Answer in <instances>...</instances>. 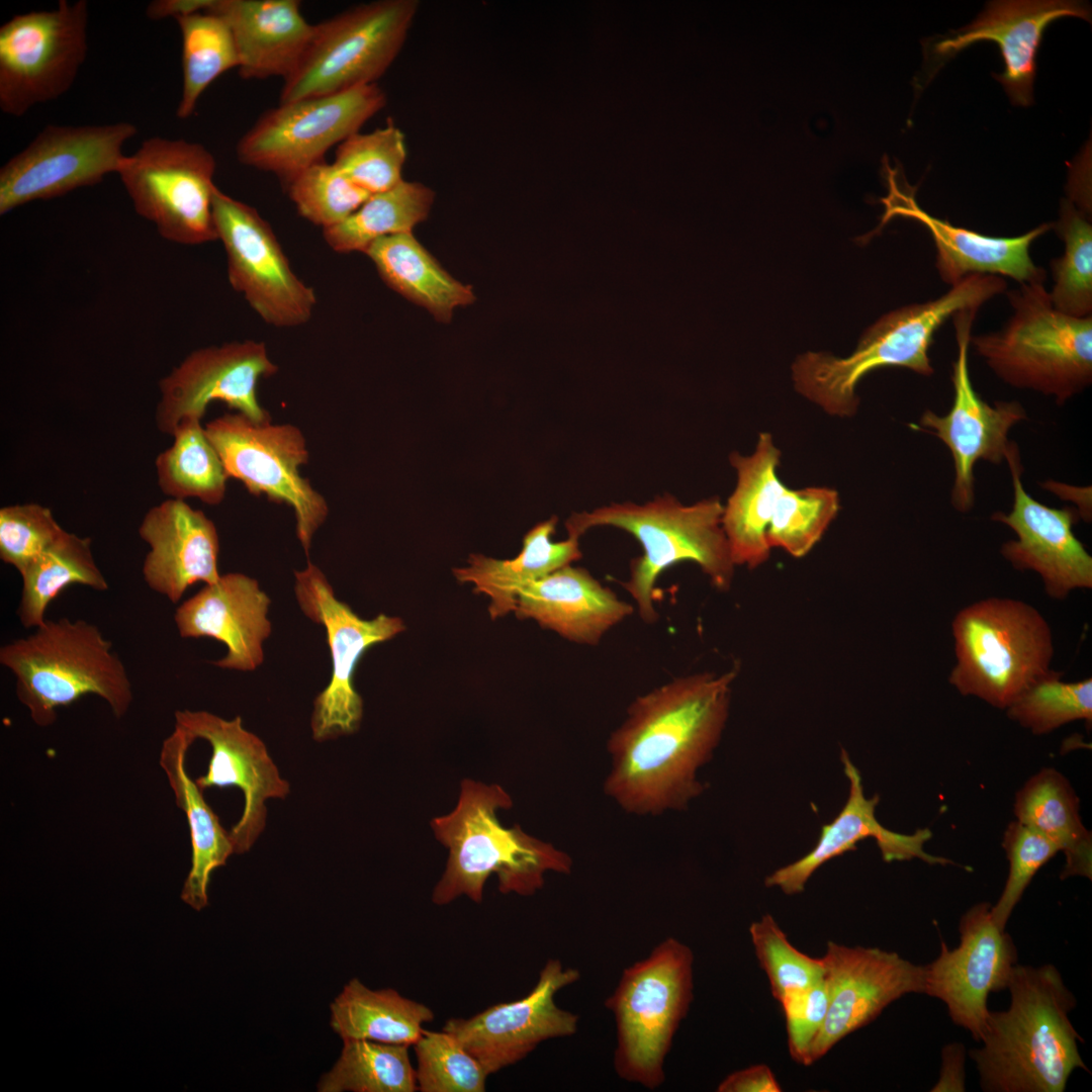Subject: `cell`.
<instances>
[{"mask_svg": "<svg viewBox=\"0 0 1092 1092\" xmlns=\"http://www.w3.org/2000/svg\"><path fill=\"white\" fill-rule=\"evenodd\" d=\"M737 671L678 676L636 697L607 741L606 796L637 816L687 809L704 790L697 772L721 739Z\"/></svg>", "mask_w": 1092, "mask_h": 1092, "instance_id": "cell-1", "label": "cell"}, {"mask_svg": "<svg viewBox=\"0 0 1092 1092\" xmlns=\"http://www.w3.org/2000/svg\"><path fill=\"white\" fill-rule=\"evenodd\" d=\"M1007 990L1008 1009L989 1011L981 1046L970 1051L981 1089L1064 1092L1076 1069L1089 1072L1069 1017L1076 997L1051 964H1017Z\"/></svg>", "mask_w": 1092, "mask_h": 1092, "instance_id": "cell-2", "label": "cell"}, {"mask_svg": "<svg viewBox=\"0 0 1092 1092\" xmlns=\"http://www.w3.org/2000/svg\"><path fill=\"white\" fill-rule=\"evenodd\" d=\"M512 806L503 787L462 781L455 808L431 822L435 837L449 851L432 894L435 904L446 905L461 896L480 903L492 874L500 893L531 896L542 889L548 872H571L572 859L566 852L519 825L506 827L499 822L497 811Z\"/></svg>", "mask_w": 1092, "mask_h": 1092, "instance_id": "cell-3", "label": "cell"}, {"mask_svg": "<svg viewBox=\"0 0 1092 1092\" xmlns=\"http://www.w3.org/2000/svg\"><path fill=\"white\" fill-rule=\"evenodd\" d=\"M1005 289L1000 276L973 274L935 299L884 314L864 331L847 357L823 352L798 356L792 366L795 388L827 414L851 417L859 402L855 388L864 375L883 367L931 375L928 352L938 328L959 311L978 310Z\"/></svg>", "mask_w": 1092, "mask_h": 1092, "instance_id": "cell-4", "label": "cell"}, {"mask_svg": "<svg viewBox=\"0 0 1092 1092\" xmlns=\"http://www.w3.org/2000/svg\"><path fill=\"white\" fill-rule=\"evenodd\" d=\"M724 506L719 498L686 506L670 494L643 505L626 502L573 513L565 522L568 536L580 538L596 527H614L634 536L643 553L630 562L629 577L621 583L636 604L646 624L658 619L654 605L659 575L672 565L698 564L712 586L727 592L733 582L735 563L723 526Z\"/></svg>", "mask_w": 1092, "mask_h": 1092, "instance_id": "cell-5", "label": "cell"}, {"mask_svg": "<svg viewBox=\"0 0 1092 1092\" xmlns=\"http://www.w3.org/2000/svg\"><path fill=\"white\" fill-rule=\"evenodd\" d=\"M0 663L16 678V695L32 721L52 725L57 710L81 698L103 699L116 718L133 700L126 668L112 643L85 620H46L0 648Z\"/></svg>", "mask_w": 1092, "mask_h": 1092, "instance_id": "cell-6", "label": "cell"}, {"mask_svg": "<svg viewBox=\"0 0 1092 1092\" xmlns=\"http://www.w3.org/2000/svg\"><path fill=\"white\" fill-rule=\"evenodd\" d=\"M1008 299L1013 313L1006 326L971 337L970 344L1005 383L1064 404L1092 381V315L1060 311L1043 283L1019 284Z\"/></svg>", "mask_w": 1092, "mask_h": 1092, "instance_id": "cell-7", "label": "cell"}, {"mask_svg": "<svg viewBox=\"0 0 1092 1092\" xmlns=\"http://www.w3.org/2000/svg\"><path fill=\"white\" fill-rule=\"evenodd\" d=\"M694 954L674 937L623 970L605 1007L616 1024L613 1065L624 1081L646 1089L665 1081V1059L693 1001Z\"/></svg>", "mask_w": 1092, "mask_h": 1092, "instance_id": "cell-8", "label": "cell"}, {"mask_svg": "<svg viewBox=\"0 0 1092 1092\" xmlns=\"http://www.w3.org/2000/svg\"><path fill=\"white\" fill-rule=\"evenodd\" d=\"M951 630L957 661L948 681L963 696L1005 710L1052 670L1051 628L1020 600H980L957 613Z\"/></svg>", "mask_w": 1092, "mask_h": 1092, "instance_id": "cell-9", "label": "cell"}, {"mask_svg": "<svg viewBox=\"0 0 1092 1092\" xmlns=\"http://www.w3.org/2000/svg\"><path fill=\"white\" fill-rule=\"evenodd\" d=\"M418 8L417 0H380L314 24L299 64L283 80L280 103L375 84L399 54Z\"/></svg>", "mask_w": 1092, "mask_h": 1092, "instance_id": "cell-10", "label": "cell"}, {"mask_svg": "<svg viewBox=\"0 0 1092 1092\" xmlns=\"http://www.w3.org/2000/svg\"><path fill=\"white\" fill-rule=\"evenodd\" d=\"M216 161L201 144L154 136L125 156L117 174L135 211L166 240H217L212 198Z\"/></svg>", "mask_w": 1092, "mask_h": 1092, "instance_id": "cell-11", "label": "cell"}, {"mask_svg": "<svg viewBox=\"0 0 1092 1092\" xmlns=\"http://www.w3.org/2000/svg\"><path fill=\"white\" fill-rule=\"evenodd\" d=\"M86 0L17 14L0 27V109L21 117L74 84L88 52Z\"/></svg>", "mask_w": 1092, "mask_h": 1092, "instance_id": "cell-12", "label": "cell"}, {"mask_svg": "<svg viewBox=\"0 0 1092 1092\" xmlns=\"http://www.w3.org/2000/svg\"><path fill=\"white\" fill-rule=\"evenodd\" d=\"M204 428L229 478L241 481L255 496L292 508L296 536L308 554L329 506L299 473L309 457L301 431L290 424H257L239 413L225 414Z\"/></svg>", "mask_w": 1092, "mask_h": 1092, "instance_id": "cell-13", "label": "cell"}, {"mask_svg": "<svg viewBox=\"0 0 1092 1092\" xmlns=\"http://www.w3.org/2000/svg\"><path fill=\"white\" fill-rule=\"evenodd\" d=\"M386 95L377 84L279 103L239 140L238 160L286 182L341 144L379 112Z\"/></svg>", "mask_w": 1092, "mask_h": 1092, "instance_id": "cell-14", "label": "cell"}, {"mask_svg": "<svg viewBox=\"0 0 1092 1092\" xmlns=\"http://www.w3.org/2000/svg\"><path fill=\"white\" fill-rule=\"evenodd\" d=\"M138 132L127 121L49 124L0 169V214L63 196L117 173L124 144Z\"/></svg>", "mask_w": 1092, "mask_h": 1092, "instance_id": "cell-15", "label": "cell"}, {"mask_svg": "<svg viewBox=\"0 0 1092 1092\" xmlns=\"http://www.w3.org/2000/svg\"><path fill=\"white\" fill-rule=\"evenodd\" d=\"M294 590L303 614L322 625L332 657L329 685L315 697L310 719L312 738L318 742L356 732L363 717V700L355 689L356 667L373 645L404 631L398 617L379 614L366 620L335 596L324 572L307 562L295 571Z\"/></svg>", "mask_w": 1092, "mask_h": 1092, "instance_id": "cell-16", "label": "cell"}, {"mask_svg": "<svg viewBox=\"0 0 1092 1092\" xmlns=\"http://www.w3.org/2000/svg\"><path fill=\"white\" fill-rule=\"evenodd\" d=\"M212 211L233 288L271 326L290 328L306 323L316 303L315 293L295 275L271 225L257 209L217 186Z\"/></svg>", "mask_w": 1092, "mask_h": 1092, "instance_id": "cell-17", "label": "cell"}, {"mask_svg": "<svg viewBox=\"0 0 1092 1092\" xmlns=\"http://www.w3.org/2000/svg\"><path fill=\"white\" fill-rule=\"evenodd\" d=\"M978 310L966 309L953 317L958 356L952 363V404L943 416L926 410L917 429L937 437L948 448L954 466L950 503L960 513L971 511L975 504L974 468L984 460L1000 464L1006 459L1011 428L1027 418L1018 401H995L990 404L975 390L969 371L971 330Z\"/></svg>", "mask_w": 1092, "mask_h": 1092, "instance_id": "cell-18", "label": "cell"}, {"mask_svg": "<svg viewBox=\"0 0 1092 1092\" xmlns=\"http://www.w3.org/2000/svg\"><path fill=\"white\" fill-rule=\"evenodd\" d=\"M991 906L981 902L968 909L959 922V945L948 948L941 940L939 954L924 966L923 994L943 1002L951 1021L977 1042L990 1011L988 997L1007 989L1018 958L1012 937L993 920Z\"/></svg>", "mask_w": 1092, "mask_h": 1092, "instance_id": "cell-19", "label": "cell"}, {"mask_svg": "<svg viewBox=\"0 0 1092 1092\" xmlns=\"http://www.w3.org/2000/svg\"><path fill=\"white\" fill-rule=\"evenodd\" d=\"M580 978L577 969L549 959L533 989L523 998L498 1003L469 1018H450L453 1034L490 1075L525 1059L541 1042L571 1036L578 1015L560 1008L555 995Z\"/></svg>", "mask_w": 1092, "mask_h": 1092, "instance_id": "cell-20", "label": "cell"}, {"mask_svg": "<svg viewBox=\"0 0 1092 1092\" xmlns=\"http://www.w3.org/2000/svg\"><path fill=\"white\" fill-rule=\"evenodd\" d=\"M277 370L265 345L256 341L198 349L160 380L157 428L172 435L183 419H202L212 401L225 403L254 423H270L257 388L262 379Z\"/></svg>", "mask_w": 1092, "mask_h": 1092, "instance_id": "cell-21", "label": "cell"}, {"mask_svg": "<svg viewBox=\"0 0 1092 1092\" xmlns=\"http://www.w3.org/2000/svg\"><path fill=\"white\" fill-rule=\"evenodd\" d=\"M175 726L194 741L211 747L207 771L195 781L203 791L237 788L244 795L240 819L231 828L235 853L249 851L266 827L269 799H285L290 785L270 756L265 743L243 726L240 716L226 720L207 711H176Z\"/></svg>", "mask_w": 1092, "mask_h": 1092, "instance_id": "cell-22", "label": "cell"}, {"mask_svg": "<svg viewBox=\"0 0 1092 1092\" xmlns=\"http://www.w3.org/2000/svg\"><path fill=\"white\" fill-rule=\"evenodd\" d=\"M822 961L828 1009L812 1044L809 1065L842 1038L871 1023L894 1001L924 992V966L895 951L828 941Z\"/></svg>", "mask_w": 1092, "mask_h": 1092, "instance_id": "cell-23", "label": "cell"}, {"mask_svg": "<svg viewBox=\"0 0 1092 1092\" xmlns=\"http://www.w3.org/2000/svg\"><path fill=\"white\" fill-rule=\"evenodd\" d=\"M1005 461L1011 472L1013 504L1009 513L996 512L993 521L1014 531L1016 540L1002 544L1000 552L1019 570H1032L1054 600H1065L1071 592L1092 587V556L1075 536L1079 513L1070 507H1048L1025 490L1023 467L1016 443L1011 441Z\"/></svg>", "mask_w": 1092, "mask_h": 1092, "instance_id": "cell-24", "label": "cell"}, {"mask_svg": "<svg viewBox=\"0 0 1092 1092\" xmlns=\"http://www.w3.org/2000/svg\"><path fill=\"white\" fill-rule=\"evenodd\" d=\"M882 174L888 194L880 198L885 211L877 229L880 231L895 216L916 219L930 233L935 248V267L941 280L950 286L973 274L1009 277L1022 283H1043L1045 271L1034 264L1030 257L1031 244L1052 223L1011 238L982 235L934 217L924 211L915 200V189L907 185L899 165L892 168L887 156L882 160Z\"/></svg>", "mask_w": 1092, "mask_h": 1092, "instance_id": "cell-25", "label": "cell"}, {"mask_svg": "<svg viewBox=\"0 0 1092 1092\" xmlns=\"http://www.w3.org/2000/svg\"><path fill=\"white\" fill-rule=\"evenodd\" d=\"M1073 16L1090 21L1087 5L1066 0L992 1L969 25L952 30L933 44L936 55L951 57L978 41L995 42L1005 67L995 78L1016 105L1032 103L1036 54L1045 28L1055 20Z\"/></svg>", "mask_w": 1092, "mask_h": 1092, "instance_id": "cell-26", "label": "cell"}, {"mask_svg": "<svg viewBox=\"0 0 1092 1092\" xmlns=\"http://www.w3.org/2000/svg\"><path fill=\"white\" fill-rule=\"evenodd\" d=\"M270 603L256 579L226 573L183 602L174 621L183 638L209 637L225 645L228 652L212 662L215 666L252 671L262 664L263 642L272 631Z\"/></svg>", "mask_w": 1092, "mask_h": 1092, "instance_id": "cell-27", "label": "cell"}, {"mask_svg": "<svg viewBox=\"0 0 1092 1092\" xmlns=\"http://www.w3.org/2000/svg\"><path fill=\"white\" fill-rule=\"evenodd\" d=\"M149 545L143 563L147 585L171 603L186 589L219 579V539L214 523L184 499L170 498L151 508L139 527Z\"/></svg>", "mask_w": 1092, "mask_h": 1092, "instance_id": "cell-28", "label": "cell"}, {"mask_svg": "<svg viewBox=\"0 0 1092 1092\" xmlns=\"http://www.w3.org/2000/svg\"><path fill=\"white\" fill-rule=\"evenodd\" d=\"M841 761L849 781L845 805L830 823L822 826L815 846L800 859L775 871L765 879V886L779 887L787 895L801 893L809 878L822 864L855 850L856 844L869 837L877 841L886 862L919 858L928 864H954L948 858L924 850V843L932 836L928 828L917 829L913 834H901L883 826L876 817L880 797L876 795L868 799L864 796L859 770L844 749L841 750Z\"/></svg>", "mask_w": 1092, "mask_h": 1092, "instance_id": "cell-29", "label": "cell"}, {"mask_svg": "<svg viewBox=\"0 0 1092 1092\" xmlns=\"http://www.w3.org/2000/svg\"><path fill=\"white\" fill-rule=\"evenodd\" d=\"M514 613L568 641L595 646L631 616L634 607L585 568L569 564L525 586Z\"/></svg>", "mask_w": 1092, "mask_h": 1092, "instance_id": "cell-30", "label": "cell"}, {"mask_svg": "<svg viewBox=\"0 0 1092 1092\" xmlns=\"http://www.w3.org/2000/svg\"><path fill=\"white\" fill-rule=\"evenodd\" d=\"M208 10L229 24L239 56L238 71L246 80H285L299 64L314 30L297 0H214Z\"/></svg>", "mask_w": 1092, "mask_h": 1092, "instance_id": "cell-31", "label": "cell"}, {"mask_svg": "<svg viewBox=\"0 0 1092 1092\" xmlns=\"http://www.w3.org/2000/svg\"><path fill=\"white\" fill-rule=\"evenodd\" d=\"M194 740L181 728L164 740L159 763L174 794L176 805L185 813L191 840V867L181 899L196 911L208 905L211 873L224 866L235 853L234 845L217 815L206 803L202 790L187 772L186 755Z\"/></svg>", "mask_w": 1092, "mask_h": 1092, "instance_id": "cell-32", "label": "cell"}, {"mask_svg": "<svg viewBox=\"0 0 1092 1092\" xmlns=\"http://www.w3.org/2000/svg\"><path fill=\"white\" fill-rule=\"evenodd\" d=\"M781 451L768 433H760L754 452H732L735 489L724 506L722 526L736 566L754 569L769 557L766 532L771 500L785 483L778 475Z\"/></svg>", "mask_w": 1092, "mask_h": 1092, "instance_id": "cell-33", "label": "cell"}, {"mask_svg": "<svg viewBox=\"0 0 1092 1092\" xmlns=\"http://www.w3.org/2000/svg\"><path fill=\"white\" fill-rule=\"evenodd\" d=\"M557 522L552 517L529 530L520 553L514 558L471 554L466 566L453 568L459 582L471 583L475 593L489 599L488 613L492 620L514 613L520 592L529 583L581 558L578 538L552 540Z\"/></svg>", "mask_w": 1092, "mask_h": 1092, "instance_id": "cell-34", "label": "cell"}, {"mask_svg": "<svg viewBox=\"0 0 1092 1092\" xmlns=\"http://www.w3.org/2000/svg\"><path fill=\"white\" fill-rule=\"evenodd\" d=\"M364 253L387 286L439 322H450L456 307L475 300L472 287L453 278L413 233L378 239Z\"/></svg>", "mask_w": 1092, "mask_h": 1092, "instance_id": "cell-35", "label": "cell"}, {"mask_svg": "<svg viewBox=\"0 0 1092 1092\" xmlns=\"http://www.w3.org/2000/svg\"><path fill=\"white\" fill-rule=\"evenodd\" d=\"M1016 820L1033 828L1065 855L1061 879L1092 878V836L1082 823L1079 798L1069 781L1054 768L1032 776L1016 793Z\"/></svg>", "mask_w": 1092, "mask_h": 1092, "instance_id": "cell-36", "label": "cell"}, {"mask_svg": "<svg viewBox=\"0 0 1092 1092\" xmlns=\"http://www.w3.org/2000/svg\"><path fill=\"white\" fill-rule=\"evenodd\" d=\"M332 1029L344 1039H365L413 1046L433 1010L386 988L373 990L351 979L330 1006Z\"/></svg>", "mask_w": 1092, "mask_h": 1092, "instance_id": "cell-37", "label": "cell"}, {"mask_svg": "<svg viewBox=\"0 0 1092 1092\" xmlns=\"http://www.w3.org/2000/svg\"><path fill=\"white\" fill-rule=\"evenodd\" d=\"M19 574L22 587L16 613L25 628L40 626L47 620L51 602L69 585L108 589L93 556L91 540L67 531Z\"/></svg>", "mask_w": 1092, "mask_h": 1092, "instance_id": "cell-38", "label": "cell"}, {"mask_svg": "<svg viewBox=\"0 0 1092 1092\" xmlns=\"http://www.w3.org/2000/svg\"><path fill=\"white\" fill-rule=\"evenodd\" d=\"M435 193L420 182L402 180L394 187L371 194L351 215L323 230L326 243L336 252H365L383 237L412 233L427 219Z\"/></svg>", "mask_w": 1092, "mask_h": 1092, "instance_id": "cell-39", "label": "cell"}, {"mask_svg": "<svg viewBox=\"0 0 1092 1092\" xmlns=\"http://www.w3.org/2000/svg\"><path fill=\"white\" fill-rule=\"evenodd\" d=\"M173 444L156 459L158 485L171 498L196 497L220 504L229 476L199 418H185L175 428Z\"/></svg>", "mask_w": 1092, "mask_h": 1092, "instance_id": "cell-40", "label": "cell"}, {"mask_svg": "<svg viewBox=\"0 0 1092 1092\" xmlns=\"http://www.w3.org/2000/svg\"><path fill=\"white\" fill-rule=\"evenodd\" d=\"M175 20L182 39V91L176 116L185 119L217 77L239 68V56L232 30L220 15L206 10Z\"/></svg>", "mask_w": 1092, "mask_h": 1092, "instance_id": "cell-41", "label": "cell"}, {"mask_svg": "<svg viewBox=\"0 0 1092 1092\" xmlns=\"http://www.w3.org/2000/svg\"><path fill=\"white\" fill-rule=\"evenodd\" d=\"M408 1045L344 1039L341 1055L317 1085L320 1092H415Z\"/></svg>", "mask_w": 1092, "mask_h": 1092, "instance_id": "cell-42", "label": "cell"}, {"mask_svg": "<svg viewBox=\"0 0 1092 1092\" xmlns=\"http://www.w3.org/2000/svg\"><path fill=\"white\" fill-rule=\"evenodd\" d=\"M1056 232L1065 248L1052 261L1054 286L1050 293L1053 305L1076 316L1092 315V225L1088 215L1070 199L1063 200Z\"/></svg>", "mask_w": 1092, "mask_h": 1092, "instance_id": "cell-43", "label": "cell"}, {"mask_svg": "<svg viewBox=\"0 0 1092 1092\" xmlns=\"http://www.w3.org/2000/svg\"><path fill=\"white\" fill-rule=\"evenodd\" d=\"M772 506L766 532L769 547L802 558L820 541L835 519L839 497L830 487L792 489L785 485Z\"/></svg>", "mask_w": 1092, "mask_h": 1092, "instance_id": "cell-44", "label": "cell"}, {"mask_svg": "<svg viewBox=\"0 0 1092 1092\" xmlns=\"http://www.w3.org/2000/svg\"><path fill=\"white\" fill-rule=\"evenodd\" d=\"M1051 670L1024 690L1005 710L1033 734L1050 733L1077 720L1092 721V678L1064 681Z\"/></svg>", "mask_w": 1092, "mask_h": 1092, "instance_id": "cell-45", "label": "cell"}, {"mask_svg": "<svg viewBox=\"0 0 1092 1092\" xmlns=\"http://www.w3.org/2000/svg\"><path fill=\"white\" fill-rule=\"evenodd\" d=\"M406 159L403 132L393 123L351 134L338 145L334 164L369 194L388 190L403 179Z\"/></svg>", "mask_w": 1092, "mask_h": 1092, "instance_id": "cell-46", "label": "cell"}, {"mask_svg": "<svg viewBox=\"0 0 1092 1092\" xmlns=\"http://www.w3.org/2000/svg\"><path fill=\"white\" fill-rule=\"evenodd\" d=\"M420 1092H484L489 1076L481 1064L446 1030L424 1028L413 1045Z\"/></svg>", "mask_w": 1092, "mask_h": 1092, "instance_id": "cell-47", "label": "cell"}, {"mask_svg": "<svg viewBox=\"0 0 1092 1092\" xmlns=\"http://www.w3.org/2000/svg\"><path fill=\"white\" fill-rule=\"evenodd\" d=\"M285 184L298 213L323 230L346 219L371 195L325 160L298 172Z\"/></svg>", "mask_w": 1092, "mask_h": 1092, "instance_id": "cell-48", "label": "cell"}, {"mask_svg": "<svg viewBox=\"0 0 1092 1092\" xmlns=\"http://www.w3.org/2000/svg\"><path fill=\"white\" fill-rule=\"evenodd\" d=\"M749 933L755 956L778 1002L787 994L810 987L824 978L822 958H811L793 946L771 915L766 914L751 923Z\"/></svg>", "mask_w": 1092, "mask_h": 1092, "instance_id": "cell-49", "label": "cell"}, {"mask_svg": "<svg viewBox=\"0 0 1092 1092\" xmlns=\"http://www.w3.org/2000/svg\"><path fill=\"white\" fill-rule=\"evenodd\" d=\"M1002 844L1009 872L999 899L991 906V914L995 923L1006 929L1013 909L1035 874L1060 850L1042 834L1017 820L1007 826Z\"/></svg>", "mask_w": 1092, "mask_h": 1092, "instance_id": "cell-50", "label": "cell"}, {"mask_svg": "<svg viewBox=\"0 0 1092 1092\" xmlns=\"http://www.w3.org/2000/svg\"><path fill=\"white\" fill-rule=\"evenodd\" d=\"M64 531L47 507L34 503L3 507L0 509V558L20 573Z\"/></svg>", "mask_w": 1092, "mask_h": 1092, "instance_id": "cell-51", "label": "cell"}, {"mask_svg": "<svg viewBox=\"0 0 1092 1092\" xmlns=\"http://www.w3.org/2000/svg\"><path fill=\"white\" fill-rule=\"evenodd\" d=\"M780 1004L786 1019L790 1055L797 1063L809 1066L812 1044L824 1024L828 1009L824 978L810 987L787 994Z\"/></svg>", "mask_w": 1092, "mask_h": 1092, "instance_id": "cell-52", "label": "cell"}, {"mask_svg": "<svg viewBox=\"0 0 1092 1092\" xmlns=\"http://www.w3.org/2000/svg\"><path fill=\"white\" fill-rule=\"evenodd\" d=\"M718 1092H780L781 1085L771 1070L763 1064L729 1074L717 1087Z\"/></svg>", "mask_w": 1092, "mask_h": 1092, "instance_id": "cell-53", "label": "cell"}, {"mask_svg": "<svg viewBox=\"0 0 1092 1092\" xmlns=\"http://www.w3.org/2000/svg\"><path fill=\"white\" fill-rule=\"evenodd\" d=\"M966 1048L960 1042H951L941 1050L939 1078L930 1091L962 1092L966 1090Z\"/></svg>", "mask_w": 1092, "mask_h": 1092, "instance_id": "cell-54", "label": "cell"}, {"mask_svg": "<svg viewBox=\"0 0 1092 1092\" xmlns=\"http://www.w3.org/2000/svg\"><path fill=\"white\" fill-rule=\"evenodd\" d=\"M214 0H155L149 3L146 15L152 20L190 15L208 10Z\"/></svg>", "mask_w": 1092, "mask_h": 1092, "instance_id": "cell-55", "label": "cell"}]
</instances>
